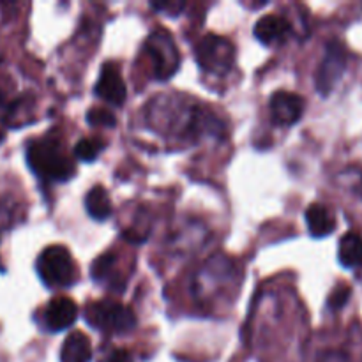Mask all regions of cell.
Listing matches in <instances>:
<instances>
[{
	"label": "cell",
	"instance_id": "7402d4cb",
	"mask_svg": "<svg viewBox=\"0 0 362 362\" xmlns=\"http://www.w3.org/2000/svg\"><path fill=\"white\" fill-rule=\"evenodd\" d=\"M356 193L359 194V198L362 200V180H361V182H357V186H356Z\"/></svg>",
	"mask_w": 362,
	"mask_h": 362
},
{
	"label": "cell",
	"instance_id": "277c9868",
	"mask_svg": "<svg viewBox=\"0 0 362 362\" xmlns=\"http://www.w3.org/2000/svg\"><path fill=\"white\" fill-rule=\"evenodd\" d=\"M194 59L204 73L225 76L235 66V46L223 35L207 34L194 46Z\"/></svg>",
	"mask_w": 362,
	"mask_h": 362
},
{
	"label": "cell",
	"instance_id": "8992f818",
	"mask_svg": "<svg viewBox=\"0 0 362 362\" xmlns=\"http://www.w3.org/2000/svg\"><path fill=\"white\" fill-rule=\"evenodd\" d=\"M346 64H349V55H346L345 46L339 41H331L325 46L324 57H322V62L318 66L317 78H315V83H317V90L320 95H329L332 92V88L338 85V81L341 80L343 74L346 71Z\"/></svg>",
	"mask_w": 362,
	"mask_h": 362
},
{
	"label": "cell",
	"instance_id": "ac0fdd59",
	"mask_svg": "<svg viewBox=\"0 0 362 362\" xmlns=\"http://www.w3.org/2000/svg\"><path fill=\"white\" fill-rule=\"evenodd\" d=\"M350 293H352V288H350V286L346 285L336 286V288L331 292V296H329L327 306L331 308V310H341V308L349 303Z\"/></svg>",
	"mask_w": 362,
	"mask_h": 362
},
{
	"label": "cell",
	"instance_id": "d6986e66",
	"mask_svg": "<svg viewBox=\"0 0 362 362\" xmlns=\"http://www.w3.org/2000/svg\"><path fill=\"white\" fill-rule=\"evenodd\" d=\"M16 105H18V101L11 103L9 99H7L6 92L0 88V117H4V119H6V117L13 115V112L16 110Z\"/></svg>",
	"mask_w": 362,
	"mask_h": 362
},
{
	"label": "cell",
	"instance_id": "7a4b0ae2",
	"mask_svg": "<svg viewBox=\"0 0 362 362\" xmlns=\"http://www.w3.org/2000/svg\"><path fill=\"white\" fill-rule=\"evenodd\" d=\"M35 271L48 288L73 286L78 279V269L69 250L60 244L45 247L35 260Z\"/></svg>",
	"mask_w": 362,
	"mask_h": 362
},
{
	"label": "cell",
	"instance_id": "e0dca14e",
	"mask_svg": "<svg viewBox=\"0 0 362 362\" xmlns=\"http://www.w3.org/2000/svg\"><path fill=\"white\" fill-rule=\"evenodd\" d=\"M87 122L94 127H115L117 117L106 108H90L87 113Z\"/></svg>",
	"mask_w": 362,
	"mask_h": 362
},
{
	"label": "cell",
	"instance_id": "ffe728a7",
	"mask_svg": "<svg viewBox=\"0 0 362 362\" xmlns=\"http://www.w3.org/2000/svg\"><path fill=\"white\" fill-rule=\"evenodd\" d=\"M156 11H165V13H170V16H177L179 11L184 9V4L180 2H170V4H152Z\"/></svg>",
	"mask_w": 362,
	"mask_h": 362
},
{
	"label": "cell",
	"instance_id": "9a60e30c",
	"mask_svg": "<svg viewBox=\"0 0 362 362\" xmlns=\"http://www.w3.org/2000/svg\"><path fill=\"white\" fill-rule=\"evenodd\" d=\"M85 209L87 214L95 221H106L112 216V202L108 191L103 186H94L85 194Z\"/></svg>",
	"mask_w": 362,
	"mask_h": 362
},
{
	"label": "cell",
	"instance_id": "5bb4252c",
	"mask_svg": "<svg viewBox=\"0 0 362 362\" xmlns=\"http://www.w3.org/2000/svg\"><path fill=\"white\" fill-rule=\"evenodd\" d=\"M339 264L345 269H361L362 267V235L357 232H349L341 237L338 247Z\"/></svg>",
	"mask_w": 362,
	"mask_h": 362
},
{
	"label": "cell",
	"instance_id": "7c38bea8",
	"mask_svg": "<svg viewBox=\"0 0 362 362\" xmlns=\"http://www.w3.org/2000/svg\"><path fill=\"white\" fill-rule=\"evenodd\" d=\"M90 276L95 283L110 285L113 288H115V285H119V290L124 288V279L119 274V258L112 251L95 258L90 269Z\"/></svg>",
	"mask_w": 362,
	"mask_h": 362
},
{
	"label": "cell",
	"instance_id": "30bf717a",
	"mask_svg": "<svg viewBox=\"0 0 362 362\" xmlns=\"http://www.w3.org/2000/svg\"><path fill=\"white\" fill-rule=\"evenodd\" d=\"M255 37L262 45H281L292 35V23L281 14H267L255 23Z\"/></svg>",
	"mask_w": 362,
	"mask_h": 362
},
{
	"label": "cell",
	"instance_id": "52a82bcc",
	"mask_svg": "<svg viewBox=\"0 0 362 362\" xmlns=\"http://www.w3.org/2000/svg\"><path fill=\"white\" fill-rule=\"evenodd\" d=\"M304 108H306V103H304L303 95L296 94V92L278 90L271 95V101H269L272 122L283 127L299 122L303 119Z\"/></svg>",
	"mask_w": 362,
	"mask_h": 362
},
{
	"label": "cell",
	"instance_id": "3957f363",
	"mask_svg": "<svg viewBox=\"0 0 362 362\" xmlns=\"http://www.w3.org/2000/svg\"><path fill=\"white\" fill-rule=\"evenodd\" d=\"M85 320L92 329L108 334H124L136 327V317L124 304L103 299L85 308Z\"/></svg>",
	"mask_w": 362,
	"mask_h": 362
},
{
	"label": "cell",
	"instance_id": "8fae6325",
	"mask_svg": "<svg viewBox=\"0 0 362 362\" xmlns=\"http://www.w3.org/2000/svg\"><path fill=\"white\" fill-rule=\"evenodd\" d=\"M306 225L311 237L315 239H324L329 237L336 230V216L329 207L322 204H311L306 209Z\"/></svg>",
	"mask_w": 362,
	"mask_h": 362
},
{
	"label": "cell",
	"instance_id": "44dd1931",
	"mask_svg": "<svg viewBox=\"0 0 362 362\" xmlns=\"http://www.w3.org/2000/svg\"><path fill=\"white\" fill-rule=\"evenodd\" d=\"M106 362H134L133 356H131L129 350H124V349H117L113 350L112 354L108 356V361Z\"/></svg>",
	"mask_w": 362,
	"mask_h": 362
},
{
	"label": "cell",
	"instance_id": "6da1fadb",
	"mask_svg": "<svg viewBox=\"0 0 362 362\" xmlns=\"http://www.w3.org/2000/svg\"><path fill=\"white\" fill-rule=\"evenodd\" d=\"M27 163L32 172L45 182H67L76 173L73 159L64 152L55 138H41L27 147Z\"/></svg>",
	"mask_w": 362,
	"mask_h": 362
},
{
	"label": "cell",
	"instance_id": "9c48e42d",
	"mask_svg": "<svg viewBox=\"0 0 362 362\" xmlns=\"http://www.w3.org/2000/svg\"><path fill=\"white\" fill-rule=\"evenodd\" d=\"M45 327L49 332H60L69 329L78 320V306L66 296L53 297L45 310Z\"/></svg>",
	"mask_w": 362,
	"mask_h": 362
},
{
	"label": "cell",
	"instance_id": "603a6c76",
	"mask_svg": "<svg viewBox=\"0 0 362 362\" xmlns=\"http://www.w3.org/2000/svg\"><path fill=\"white\" fill-rule=\"evenodd\" d=\"M4 138H6V134H4V131H0V144L4 141Z\"/></svg>",
	"mask_w": 362,
	"mask_h": 362
},
{
	"label": "cell",
	"instance_id": "ba28073f",
	"mask_svg": "<svg viewBox=\"0 0 362 362\" xmlns=\"http://www.w3.org/2000/svg\"><path fill=\"white\" fill-rule=\"evenodd\" d=\"M95 95L112 106H122L127 98V87L115 62H106L101 66L98 81L94 87Z\"/></svg>",
	"mask_w": 362,
	"mask_h": 362
},
{
	"label": "cell",
	"instance_id": "2e32d148",
	"mask_svg": "<svg viewBox=\"0 0 362 362\" xmlns=\"http://www.w3.org/2000/svg\"><path fill=\"white\" fill-rule=\"evenodd\" d=\"M106 148V141L101 138H83L74 145L73 152L80 161L92 163L101 156V152Z\"/></svg>",
	"mask_w": 362,
	"mask_h": 362
},
{
	"label": "cell",
	"instance_id": "4fadbf2b",
	"mask_svg": "<svg viewBox=\"0 0 362 362\" xmlns=\"http://www.w3.org/2000/svg\"><path fill=\"white\" fill-rule=\"evenodd\" d=\"M92 343L83 332L74 331L64 339L60 349V362H90Z\"/></svg>",
	"mask_w": 362,
	"mask_h": 362
},
{
	"label": "cell",
	"instance_id": "5b68a950",
	"mask_svg": "<svg viewBox=\"0 0 362 362\" xmlns=\"http://www.w3.org/2000/svg\"><path fill=\"white\" fill-rule=\"evenodd\" d=\"M145 55L152 64V73L159 81L170 80L180 67V55L172 34L165 28H158L147 37L144 46Z\"/></svg>",
	"mask_w": 362,
	"mask_h": 362
}]
</instances>
